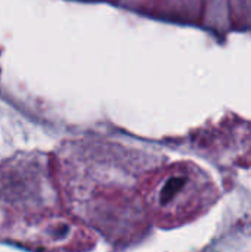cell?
<instances>
[{"label":"cell","mask_w":251,"mask_h":252,"mask_svg":"<svg viewBox=\"0 0 251 252\" xmlns=\"http://www.w3.org/2000/svg\"><path fill=\"white\" fill-rule=\"evenodd\" d=\"M142 195L157 223L166 227L197 219L219 196L210 176L192 162L158 170L143 182Z\"/></svg>","instance_id":"1"}]
</instances>
